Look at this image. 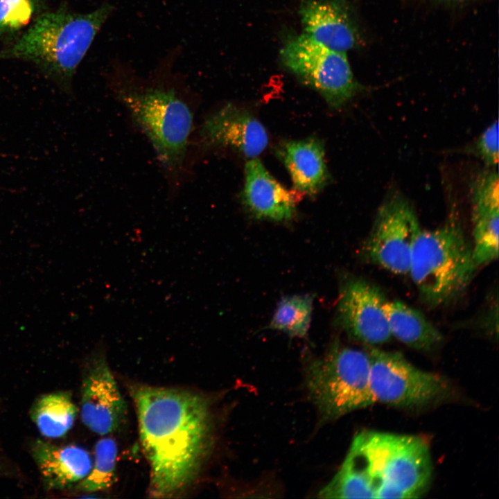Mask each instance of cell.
I'll use <instances>...</instances> for the list:
<instances>
[{"instance_id":"1","label":"cell","mask_w":499,"mask_h":499,"mask_svg":"<svg viewBox=\"0 0 499 499\" xmlns=\"http://www.w3.org/2000/svg\"><path fill=\"white\" fill-rule=\"evenodd\" d=\"M130 394L150 466V494L177 495L196 480L210 450L209 404L199 394L173 388L139 385Z\"/></svg>"},{"instance_id":"2","label":"cell","mask_w":499,"mask_h":499,"mask_svg":"<svg viewBox=\"0 0 499 499\" xmlns=\"http://www.w3.org/2000/svg\"><path fill=\"white\" fill-rule=\"evenodd\" d=\"M115 7L104 2L89 12L66 6L43 11L0 50V60H20L36 67L63 92L72 94L76 70Z\"/></svg>"},{"instance_id":"3","label":"cell","mask_w":499,"mask_h":499,"mask_svg":"<svg viewBox=\"0 0 499 499\" xmlns=\"http://www.w3.org/2000/svg\"><path fill=\"white\" fill-rule=\"evenodd\" d=\"M476 270L472 245L454 209L441 226L420 230L408 274L427 305L437 307L454 299Z\"/></svg>"},{"instance_id":"4","label":"cell","mask_w":499,"mask_h":499,"mask_svg":"<svg viewBox=\"0 0 499 499\" xmlns=\"http://www.w3.org/2000/svg\"><path fill=\"white\" fill-rule=\"evenodd\" d=\"M352 444L364 458L376 498H417L426 491L432 470L428 445L423 438L365 431L356 435Z\"/></svg>"},{"instance_id":"5","label":"cell","mask_w":499,"mask_h":499,"mask_svg":"<svg viewBox=\"0 0 499 499\" xmlns=\"http://www.w3.org/2000/svg\"><path fill=\"white\" fill-rule=\"evenodd\" d=\"M133 123L148 137L163 168L177 175L182 168L193 128V113L172 88L125 85L116 89Z\"/></svg>"},{"instance_id":"6","label":"cell","mask_w":499,"mask_h":499,"mask_svg":"<svg viewBox=\"0 0 499 499\" xmlns=\"http://www.w3.org/2000/svg\"><path fill=\"white\" fill-rule=\"evenodd\" d=\"M306 385L324 421L337 419L375 403L367 352L338 342L322 357L310 361Z\"/></svg>"},{"instance_id":"7","label":"cell","mask_w":499,"mask_h":499,"mask_svg":"<svg viewBox=\"0 0 499 499\" xmlns=\"http://www.w3.org/2000/svg\"><path fill=\"white\" fill-rule=\"evenodd\" d=\"M369 383L375 403L419 408L438 403L450 394L448 381L422 370L401 353L367 346Z\"/></svg>"},{"instance_id":"8","label":"cell","mask_w":499,"mask_h":499,"mask_svg":"<svg viewBox=\"0 0 499 499\" xmlns=\"http://www.w3.org/2000/svg\"><path fill=\"white\" fill-rule=\"evenodd\" d=\"M283 66L340 109L363 89L353 76L345 52L331 49L306 34L289 39L280 51Z\"/></svg>"},{"instance_id":"9","label":"cell","mask_w":499,"mask_h":499,"mask_svg":"<svg viewBox=\"0 0 499 499\" xmlns=\"http://www.w3.org/2000/svg\"><path fill=\"white\" fill-rule=\"evenodd\" d=\"M421 229L409 200L399 191H393L387 195L376 212L363 254L371 263L389 272L407 274Z\"/></svg>"},{"instance_id":"10","label":"cell","mask_w":499,"mask_h":499,"mask_svg":"<svg viewBox=\"0 0 499 499\" xmlns=\"http://www.w3.org/2000/svg\"><path fill=\"white\" fill-rule=\"evenodd\" d=\"M386 301L374 284L360 278H351L341 288L338 322L357 342L370 347L384 344L392 338L384 311Z\"/></svg>"},{"instance_id":"11","label":"cell","mask_w":499,"mask_h":499,"mask_svg":"<svg viewBox=\"0 0 499 499\" xmlns=\"http://www.w3.org/2000/svg\"><path fill=\"white\" fill-rule=\"evenodd\" d=\"M89 360L81 386L80 417L91 432L105 435L122 426L127 405L101 350Z\"/></svg>"},{"instance_id":"12","label":"cell","mask_w":499,"mask_h":499,"mask_svg":"<svg viewBox=\"0 0 499 499\" xmlns=\"http://www.w3.org/2000/svg\"><path fill=\"white\" fill-rule=\"evenodd\" d=\"M204 147H228L250 159L267 147L268 135L261 123L250 112L227 104L204 121L200 130Z\"/></svg>"},{"instance_id":"13","label":"cell","mask_w":499,"mask_h":499,"mask_svg":"<svg viewBox=\"0 0 499 499\" xmlns=\"http://www.w3.org/2000/svg\"><path fill=\"white\" fill-rule=\"evenodd\" d=\"M473 222L472 252L475 266L487 265L498 257V175L488 168L479 173L471 188Z\"/></svg>"},{"instance_id":"14","label":"cell","mask_w":499,"mask_h":499,"mask_svg":"<svg viewBox=\"0 0 499 499\" xmlns=\"http://www.w3.org/2000/svg\"><path fill=\"white\" fill-rule=\"evenodd\" d=\"M304 34L317 42L347 52L359 41V32L344 0H304L299 6Z\"/></svg>"},{"instance_id":"15","label":"cell","mask_w":499,"mask_h":499,"mask_svg":"<svg viewBox=\"0 0 499 499\" xmlns=\"http://www.w3.org/2000/svg\"><path fill=\"white\" fill-rule=\"evenodd\" d=\"M243 200L254 217L282 222L293 218L299 197L279 182L255 157L245 166Z\"/></svg>"},{"instance_id":"16","label":"cell","mask_w":499,"mask_h":499,"mask_svg":"<svg viewBox=\"0 0 499 499\" xmlns=\"http://www.w3.org/2000/svg\"><path fill=\"white\" fill-rule=\"evenodd\" d=\"M30 451L49 490H63L80 482L92 468L89 453L79 446H58L37 439Z\"/></svg>"},{"instance_id":"17","label":"cell","mask_w":499,"mask_h":499,"mask_svg":"<svg viewBox=\"0 0 499 499\" xmlns=\"http://www.w3.org/2000/svg\"><path fill=\"white\" fill-rule=\"evenodd\" d=\"M279 155L299 192L314 196L326 186L329 175L320 141H289L282 145Z\"/></svg>"},{"instance_id":"18","label":"cell","mask_w":499,"mask_h":499,"mask_svg":"<svg viewBox=\"0 0 499 499\" xmlns=\"http://www.w3.org/2000/svg\"><path fill=\"white\" fill-rule=\"evenodd\" d=\"M384 311L392 337L415 350L429 351L442 341L438 329L419 310L398 300L386 301Z\"/></svg>"},{"instance_id":"19","label":"cell","mask_w":499,"mask_h":499,"mask_svg":"<svg viewBox=\"0 0 499 499\" xmlns=\"http://www.w3.org/2000/svg\"><path fill=\"white\" fill-rule=\"evenodd\" d=\"M324 498H376L372 478L362 455L351 444L340 469L332 480L320 490Z\"/></svg>"},{"instance_id":"20","label":"cell","mask_w":499,"mask_h":499,"mask_svg":"<svg viewBox=\"0 0 499 499\" xmlns=\"http://www.w3.org/2000/svg\"><path fill=\"white\" fill-rule=\"evenodd\" d=\"M77 412L71 394L59 391L42 395L35 400L30 416L42 435L60 438L71 429Z\"/></svg>"},{"instance_id":"21","label":"cell","mask_w":499,"mask_h":499,"mask_svg":"<svg viewBox=\"0 0 499 499\" xmlns=\"http://www.w3.org/2000/svg\"><path fill=\"white\" fill-rule=\"evenodd\" d=\"M313 298L311 295L283 297L277 304L269 327L291 337H306L311 321Z\"/></svg>"},{"instance_id":"22","label":"cell","mask_w":499,"mask_h":499,"mask_svg":"<svg viewBox=\"0 0 499 499\" xmlns=\"http://www.w3.org/2000/svg\"><path fill=\"white\" fill-rule=\"evenodd\" d=\"M118 448L110 437L99 439L95 446L94 464L89 474L76 486L78 491L92 493L111 487L115 480Z\"/></svg>"},{"instance_id":"23","label":"cell","mask_w":499,"mask_h":499,"mask_svg":"<svg viewBox=\"0 0 499 499\" xmlns=\"http://www.w3.org/2000/svg\"><path fill=\"white\" fill-rule=\"evenodd\" d=\"M46 0H0V37L11 35L44 11Z\"/></svg>"},{"instance_id":"24","label":"cell","mask_w":499,"mask_h":499,"mask_svg":"<svg viewBox=\"0 0 499 499\" xmlns=\"http://www.w3.org/2000/svg\"><path fill=\"white\" fill-rule=\"evenodd\" d=\"M498 123L492 122L474 141L459 152L480 159L487 168L497 166L499 157Z\"/></svg>"},{"instance_id":"25","label":"cell","mask_w":499,"mask_h":499,"mask_svg":"<svg viewBox=\"0 0 499 499\" xmlns=\"http://www.w3.org/2000/svg\"><path fill=\"white\" fill-rule=\"evenodd\" d=\"M3 471H5L4 466L1 460H0V474H1Z\"/></svg>"}]
</instances>
